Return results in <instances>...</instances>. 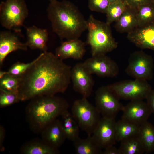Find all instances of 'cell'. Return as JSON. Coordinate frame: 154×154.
I'll return each mask as SVG.
<instances>
[{
    "label": "cell",
    "mask_w": 154,
    "mask_h": 154,
    "mask_svg": "<svg viewBox=\"0 0 154 154\" xmlns=\"http://www.w3.org/2000/svg\"><path fill=\"white\" fill-rule=\"evenodd\" d=\"M71 68L52 53L42 52L19 77L21 101L64 92L70 82Z\"/></svg>",
    "instance_id": "6da1fadb"
},
{
    "label": "cell",
    "mask_w": 154,
    "mask_h": 154,
    "mask_svg": "<svg viewBox=\"0 0 154 154\" xmlns=\"http://www.w3.org/2000/svg\"><path fill=\"white\" fill-rule=\"evenodd\" d=\"M47 12L53 32L62 40L79 38L87 29V20L77 6L70 1L50 2Z\"/></svg>",
    "instance_id": "7a4b0ae2"
},
{
    "label": "cell",
    "mask_w": 154,
    "mask_h": 154,
    "mask_svg": "<svg viewBox=\"0 0 154 154\" xmlns=\"http://www.w3.org/2000/svg\"><path fill=\"white\" fill-rule=\"evenodd\" d=\"M69 106L65 99L55 95L31 99L25 109L26 120L31 130L41 133L48 124L68 110Z\"/></svg>",
    "instance_id": "3957f363"
},
{
    "label": "cell",
    "mask_w": 154,
    "mask_h": 154,
    "mask_svg": "<svg viewBox=\"0 0 154 154\" xmlns=\"http://www.w3.org/2000/svg\"><path fill=\"white\" fill-rule=\"evenodd\" d=\"M87 42L90 46L92 56L106 54L116 49L118 43L113 37L110 25L90 15L87 20Z\"/></svg>",
    "instance_id": "277c9868"
},
{
    "label": "cell",
    "mask_w": 154,
    "mask_h": 154,
    "mask_svg": "<svg viewBox=\"0 0 154 154\" xmlns=\"http://www.w3.org/2000/svg\"><path fill=\"white\" fill-rule=\"evenodd\" d=\"M71 114L80 128L88 135H92L101 118L96 106L84 97L74 102Z\"/></svg>",
    "instance_id": "5b68a950"
},
{
    "label": "cell",
    "mask_w": 154,
    "mask_h": 154,
    "mask_svg": "<svg viewBox=\"0 0 154 154\" xmlns=\"http://www.w3.org/2000/svg\"><path fill=\"white\" fill-rule=\"evenodd\" d=\"M28 9L25 0H5L0 4V22L9 30L22 26L28 17Z\"/></svg>",
    "instance_id": "8992f818"
},
{
    "label": "cell",
    "mask_w": 154,
    "mask_h": 154,
    "mask_svg": "<svg viewBox=\"0 0 154 154\" xmlns=\"http://www.w3.org/2000/svg\"><path fill=\"white\" fill-rule=\"evenodd\" d=\"M108 86L120 99L130 101L146 99L152 89L147 80L137 79L117 82Z\"/></svg>",
    "instance_id": "52a82bcc"
},
{
    "label": "cell",
    "mask_w": 154,
    "mask_h": 154,
    "mask_svg": "<svg viewBox=\"0 0 154 154\" xmlns=\"http://www.w3.org/2000/svg\"><path fill=\"white\" fill-rule=\"evenodd\" d=\"M95 99V106L104 117L115 119L124 106L120 102V99L108 86H102L97 89Z\"/></svg>",
    "instance_id": "ba28073f"
},
{
    "label": "cell",
    "mask_w": 154,
    "mask_h": 154,
    "mask_svg": "<svg viewBox=\"0 0 154 154\" xmlns=\"http://www.w3.org/2000/svg\"><path fill=\"white\" fill-rule=\"evenodd\" d=\"M153 67L151 56L142 51H137L130 55L125 72L135 79L147 81L153 77Z\"/></svg>",
    "instance_id": "9c48e42d"
},
{
    "label": "cell",
    "mask_w": 154,
    "mask_h": 154,
    "mask_svg": "<svg viewBox=\"0 0 154 154\" xmlns=\"http://www.w3.org/2000/svg\"><path fill=\"white\" fill-rule=\"evenodd\" d=\"M83 64L91 74L101 77H114L119 72L116 63L106 54L92 56Z\"/></svg>",
    "instance_id": "30bf717a"
},
{
    "label": "cell",
    "mask_w": 154,
    "mask_h": 154,
    "mask_svg": "<svg viewBox=\"0 0 154 154\" xmlns=\"http://www.w3.org/2000/svg\"><path fill=\"white\" fill-rule=\"evenodd\" d=\"M92 75L83 63H77L71 68L70 78L73 89L83 97L87 98L92 93L94 83Z\"/></svg>",
    "instance_id": "8fae6325"
},
{
    "label": "cell",
    "mask_w": 154,
    "mask_h": 154,
    "mask_svg": "<svg viewBox=\"0 0 154 154\" xmlns=\"http://www.w3.org/2000/svg\"><path fill=\"white\" fill-rule=\"evenodd\" d=\"M115 119L102 117L92 136L98 145L104 149L116 142Z\"/></svg>",
    "instance_id": "7c38bea8"
},
{
    "label": "cell",
    "mask_w": 154,
    "mask_h": 154,
    "mask_svg": "<svg viewBox=\"0 0 154 154\" xmlns=\"http://www.w3.org/2000/svg\"><path fill=\"white\" fill-rule=\"evenodd\" d=\"M143 100L130 101L124 106L121 119L139 125L147 121L152 112L146 102Z\"/></svg>",
    "instance_id": "4fadbf2b"
},
{
    "label": "cell",
    "mask_w": 154,
    "mask_h": 154,
    "mask_svg": "<svg viewBox=\"0 0 154 154\" xmlns=\"http://www.w3.org/2000/svg\"><path fill=\"white\" fill-rule=\"evenodd\" d=\"M128 40L137 47L154 51V21L127 33Z\"/></svg>",
    "instance_id": "5bb4252c"
},
{
    "label": "cell",
    "mask_w": 154,
    "mask_h": 154,
    "mask_svg": "<svg viewBox=\"0 0 154 154\" xmlns=\"http://www.w3.org/2000/svg\"><path fill=\"white\" fill-rule=\"evenodd\" d=\"M86 52L85 43L79 38L63 42L55 50V55L63 60L69 58L81 59Z\"/></svg>",
    "instance_id": "9a60e30c"
},
{
    "label": "cell",
    "mask_w": 154,
    "mask_h": 154,
    "mask_svg": "<svg viewBox=\"0 0 154 154\" xmlns=\"http://www.w3.org/2000/svg\"><path fill=\"white\" fill-rule=\"evenodd\" d=\"M26 43L21 42L17 36L8 31L0 33V65L2 66L7 56L10 53L18 50H27Z\"/></svg>",
    "instance_id": "2e32d148"
},
{
    "label": "cell",
    "mask_w": 154,
    "mask_h": 154,
    "mask_svg": "<svg viewBox=\"0 0 154 154\" xmlns=\"http://www.w3.org/2000/svg\"><path fill=\"white\" fill-rule=\"evenodd\" d=\"M41 139L52 147L58 149L66 138L60 120L56 119L48 124L41 133Z\"/></svg>",
    "instance_id": "e0dca14e"
},
{
    "label": "cell",
    "mask_w": 154,
    "mask_h": 154,
    "mask_svg": "<svg viewBox=\"0 0 154 154\" xmlns=\"http://www.w3.org/2000/svg\"><path fill=\"white\" fill-rule=\"evenodd\" d=\"M26 33L27 40L25 43L28 47L33 50L39 49L43 52L47 51L48 34L46 29L33 25L26 28Z\"/></svg>",
    "instance_id": "ac0fdd59"
},
{
    "label": "cell",
    "mask_w": 154,
    "mask_h": 154,
    "mask_svg": "<svg viewBox=\"0 0 154 154\" xmlns=\"http://www.w3.org/2000/svg\"><path fill=\"white\" fill-rule=\"evenodd\" d=\"M58 149L47 144L42 139H35L26 142L22 145L20 153L23 154H58Z\"/></svg>",
    "instance_id": "d6986e66"
},
{
    "label": "cell",
    "mask_w": 154,
    "mask_h": 154,
    "mask_svg": "<svg viewBox=\"0 0 154 154\" xmlns=\"http://www.w3.org/2000/svg\"><path fill=\"white\" fill-rule=\"evenodd\" d=\"M115 27L121 33H128L138 27L136 10L127 6L125 10L116 21Z\"/></svg>",
    "instance_id": "ffe728a7"
},
{
    "label": "cell",
    "mask_w": 154,
    "mask_h": 154,
    "mask_svg": "<svg viewBox=\"0 0 154 154\" xmlns=\"http://www.w3.org/2000/svg\"><path fill=\"white\" fill-rule=\"evenodd\" d=\"M60 117L61 119H59L60 123L66 139L74 142L79 137L80 127L78 123L68 110Z\"/></svg>",
    "instance_id": "44dd1931"
},
{
    "label": "cell",
    "mask_w": 154,
    "mask_h": 154,
    "mask_svg": "<svg viewBox=\"0 0 154 154\" xmlns=\"http://www.w3.org/2000/svg\"><path fill=\"white\" fill-rule=\"evenodd\" d=\"M73 143L77 154H102V149L96 144L91 135H88L84 139L79 137Z\"/></svg>",
    "instance_id": "7402d4cb"
},
{
    "label": "cell",
    "mask_w": 154,
    "mask_h": 154,
    "mask_svg": "<svg viewBox=\"0 0 154 154\" xmlns=\"http://www.w3.org/2000/svg\"><path fill=\"white\" fill-rule=\"evenodd\" d=\"M140 126L122 119L116 121V141L120 142L125 139L137 135Z\"/></svg>",
    "instance_id": "603a6c76"
},
{
    "label": "cell",
    "mask_w": 154,
    "mask_h": 154,
    "mask_svg": "<svg viewBox=\"0 0 154 154\" xmlns=\"http://www.w3.org/2000/svg\"><path fill=\"white\" fill-rule=\"evenodd\" d=\"M138 136L144 148L149 153L154 151V126L147 121L140 126Z\"/></svg>",
    "instance_id": "cb8c5ba5"
},
{
    "label": "cell",
    "mask_w": 154,
    "mask_h": 154,
    "mask_svg": "<svg viewBox=\"0 0 154 154\" xmlns=\"http://www.w3.org/2000/svg\"><path fill=\"white\" fill-rule=\"evenodd\" d=\"M120 154H142L145 152L138 135L125 139L120 142Z\"/></svg>",
    "instance_id": "d4e9b609"
},
{
    "label": "cell",
    "mask_w": 154,
    "mask_h": 154,
    "mask_svg": "<svg viewBox=\"0 0 154 154\" xmlns=\"http://www.w3.org/2000/svg\"><path fill=\"white\" fill-rule=\"evenodd\" d=\"M136 10L138 26L144 25L154 21V1L143 5Z\"/></svg>",
    "instance_id": "484cf974"
},
{
    "label": "cell",
    "mask_w": 154,
    "mask_h": 154,
    "mask_svg": "<svg viewBox=\"0 0 154 154\" xmlns=\"http://www.w3.org/2000/svg\"><path fill=\"white\" fill-rule=\"evenodd\" d=\"M127 5L124 0L110 3L106 10V23L108 25L116 22L121 16Z\"/></svg>",
    "instance_id": "4316f807"
},
{
    "label": "cell",
    "mask_w": 154,
    "mask_h": 154,
    "mask_svg": "<svg viewBox=\"0 0 154 154\" xmlns=\"http://www.w3.org/2000/svg\"><path fill=\"white\" fill-rule=\"evenodd\" d=\"M19 77L7 73L0 79V90L19 95Z\"/></svg>",
    "instance_id": "83f0119b"
},
{
    "label": "cell",
    "mask_w": 154,
    "mask_h": 154,
    "mask_svg": "<svg viewBox=\"0 0 154 154\" xmlns=\"http://www.w3.org/2000/svg\"><path fill=\"white\" fill-rule=\"evenodd\" d=\"M21 101L18 95L0 90V107L4 108Z\"/></svg>",
    "instance_id": "f1b7e54d"
},
{
    "label": "cell",
    "mask_w": 154,
    "mask_h": 154,
    "mask_svg": "<svg viewBox=\"0 0 154 154\" xmlns=\"http://www.w3.org/2000/svg\"><path fill=\"white\" fill-rule=\"evenodd\" d=\"M35 61V59L27 63L17 62L10 67L7 71L8 73L15 76H19L25 72Z\"/></svg>",
    "instance_id": "f546056e"
},
{
    "label": "cell",
    "mask_w": 154,
    "mask_h": 154,
    "mask_svg": "<svg viewBox=\"0 0 154 154\" xmlns=\"http://www.w3.org/2000/svg\"><path fill=\"white\" fill-rule=\"evenodd\" d=\"M108 0H88V7L93 11L106 13L110 4Z\"/></svg>",
    "instance_id": "4dcf8cb0"
},
{
    "label": "cell",
    "mask_w": 154,
    "mask_h": 154,
    "mask_svg": "<svg viewBox=\"0 0 154 154\" xmlns=\"http://www.w3.org/2000/svg\"><path fill=\"white\" fill-rule=\"evenodd\" d=\"M128 7L136 9L140 6L152 2L154 0H124Z\"/></svg>",
    "instance_id": "1f68e13d"
},
{
    "label": "cell",
    "mask_w": 154,
    "mask_h": 154,
    "mask_svg": "<svg viewBox=\"0 0 154 154\" xmlns=\"http://www.w3.org/2000/svg\"><path fill=\"white\" fill-rule=\"evenodd\" d=\"M146 99V102L152 113L154 114V89H151L147 95Z\"/></svg>",
    "instance_id": "d6a6232c"
},
{
    "label": "cell",
    "mask_w": 154,
    "mask_h": 154,
    "mask_svg": "<svg viewBox=\"0 0 154 154\" xmlns=\"http://www.w3.org/2000/svg\"><path fill=\"white\" fill-rule=\"evenodd\" d=\"M101 154H120L118 148L114 145L108 146L104 149Z\"/></svg>",
    "instance_id": "836d02e7"
},
{
    "label": "cell",
    "mask_w": 154,
    "mask_h": 154,
    "mask_svg": "<svg viewBox=\"0 0 154 154\" xmlns=\"http://www.w3.org/2000/svg\"><path fill=\"white\" fill-rule=\"evenodd\" d=\"M5 135V131L4 128L2 126H0V151H3L5 150L3 144Z\"/></svg>",
    "instance_id": "e575fe53"
},
{
    "label": "cell",
    "mask_w": 154,
    "mask_h": 154,
    "mask_svg": "<svg viewBox=\"0 0 154 154\" xmlns=\"http://www.w3.org/2000/svg\"><path fill=\"white\" fill-rule=\"evenodd\" d=\"M8 73L7 71H0V79L1 78Z\"/></svg>",
    "instance_id": "d590c367"
},
{
    "label": "cell",
    "mask_w": 154,
    "mask_h": 154,
    "mask_svg": "<svg viewBox=\"0 0 154 154\" xmlns=\"http://www.w3.org/2000/svg\"><path fill=\"white\" fill-rule=\"evenodd\" d=\"M110 3H113L120 0H108Z\"/></svg>",
    "instance_id": "8d00e7d4"
},
{
    "label": "cell",
    "mask_w": 154,
    "mask_h": 154,
    "mask_svg": "<svg viewBox=\"0 0 154 154\" xmlns=\"http://www.w3.org/2000/svg\"><path fill=\"white\" fill-rule=\"evenodd\" d=\"M47 0L49 1L50 2H51L57 0Z\"/></svg>",
    "instance_id": "74e56055"
}]
</instances>
